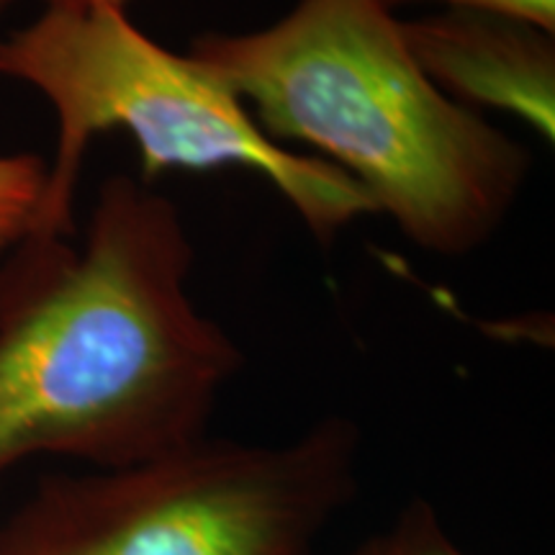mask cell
I'll return each instance as SVG.
<instances>
[{
    "label": "cell",
    "mask_w": 555,
    "mask_h": 555,
    "mask_svg": "<svg viewBox=\"0 0 555 555\" xmlns=\"http://www.w3.org/2000/svg\"><path fill=\"white\" fill-rule=\"evenodd\" d=\"M0 78L34 88L57 116L44 201L31 237L18 247L65 242L82 157L90 139L111 129L139 144L142 183L152 185L165 170H249L281 193L324 247L352 221L378 217L356 180L275 144L217 69L147 37L127 9L47 5L0 39Z\"/></svg>",
    "instance_id": "3957f363"
},
{
    "label": "cell",
    "mask_w": 555,
    "mask_h": 555,
    "mask_svg": "<svg viewBox=\"0 0 555 555\" xmlns=\"http://www.w3.org/2000/svg\"><path fill=\"white\" fill-rule=\"evenodd\" d=\"M393 555H466L453 543L437 512L425 499H414L388 530Z\"/></svg>",
    "instance_id": "52a82bcc"
},
{
    "label": "cell",
    "mask_w": 555,
    "mask_h": 555,
    "mask_svg": "<svg viewBox=\"0 0 555 555\" xmlns=\"http://www.w3.org/2000/svg\"><path fill=\"white\" fill-rule=\"evenodd\" d=\"M189 52L275 144L314 147L425 253L489 245L530 180V150L448 99L380 0H298L275 24L201 34Z\"/></svg>",
    "instance_id": "7a4b0ae2"
},
{
    "label": "cell",
    "mask_w": 555,
    "mask_h": 555,
    "mask_svg": "<svg viewBox=\"0 0 555 555\" xmlns=\"http://www.w3.org/2000/svg\"><path fill=\"white\" fill-rule=\"evenodd\" d=\"M47 5H111V9H127L134 0H44Z\"/></svg>",
    "instance_id": "30bf717a"
},
{
    "label": "cell",
    "mask_w": 555,
    "mask_h": 555,
    "mask_svg": "<svg viewBox=\"0 0 555 555\" xmlns=\"http://www.w3.org/2000/svg\"><path fill=\"white\" fill-rule=\"evenodd\" d=\"M380 3L391 11L406 3H440L442 9L499 13L555 31V0H380Z\"/></svg>",
    "instance_id": "ba28073f"
},
{
    "label": "cell",
    "mask_w": 555,
    "mask_h": 555,
    "mask_svg": "<svg viewBox=\"0 0 555 555\" xmlns=\"http://www.w3.org/2000/svg\"><path fill=\"white\" fill-rule=\"evenodd\" d=\"M9 3H11V0H0V11H3Z\"/></svg>",
    "instance_id": "8fae6325"
},
{
    "label": "cell",
    "mask_w": 555,
    "mask_h": 555,
    "mask_svg": "<svg viewBox=\"0 0 555 555\" xmlns=\"http://www.w3.org/2000/svg\"><path fill=\"white\" fill-rule=\"evenodd\" d=\"M50 165L31 152L0 155V255L31 237Z\"/></svg>",
    "instance_id": "8992f818"
},
{
    "label": "cell",
    "mask_w": 555,
    "mask_h": 555,
    "mask_svg": "<svg viewBox=\"0 0 555 555\" xmlns=\"http://www.w3.org/2000/svg\"><path fill=\"white\" fill-rule=\"evenodd\" d=\"M350 555H393L391 535H388V530L378 532V535L367 538L363 545H358Z\"/></svg>",
    "instance_id": "9c48e42d"
},
{
    "label": "cell",
    "mask_w": 555,
    "mask_h": 555,
    "mask_svg": "<svg viewBox=\"0 0 555 555\" xmlns=\"http://www.w3.org/2000/svg\"><path fill=\"white\" fill-rule=\"evenodd\" d=\"M360 427L332 414L281 446L198 440L134 466L50 476L0 555H311L358 494Z\"/></svg>",
    "instance_id": "277c9868"
},
{
    "label": "cell",
    "mask_w": 555,
    "mask_h": 555,
    "mask_svg": "<svg viewBox=\"0 0 555 555\" xmlns=\"http://www.w3.org/2000/svg\"><path fill=\"white\" fill-rule=\"evenodd\" d=\"M180 208L101 185L80 249L16 247L0 273V481L39 455L134 466L206 435L240 345L189 294Z\"/></svg>",
    "instance_id": "6da1fadb"
},
{
    "label": "cell",
    "mask_w": 555,
    "mask_h": 555,
    "mask_svg": "<svg viewBox=\"0 0 555 555\" xmlns=\"http://www.w3.org/2000/svg\"><path fill=\"white\" fill-rule=\"evenodd\" d=\"M422 73L476 114L499 111L555 139V31L483 11L442 9L401 21Z\"/></svg>",
    "instance_id": "5b68a950"
}]
</instances>
